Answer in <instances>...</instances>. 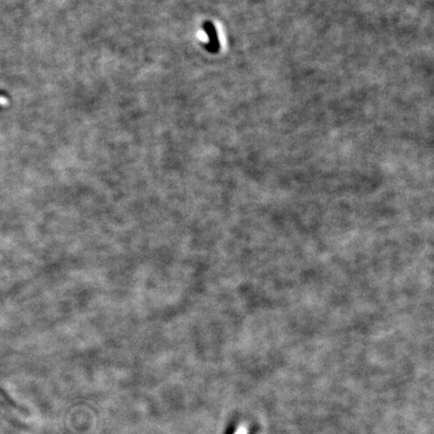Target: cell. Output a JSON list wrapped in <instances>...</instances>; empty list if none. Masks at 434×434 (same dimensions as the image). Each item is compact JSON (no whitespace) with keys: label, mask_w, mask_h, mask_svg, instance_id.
Masks as SVG:
<instances>
[{"label":"cell","mask_w":434,"mask_h":434,"mask_svg":"<svg viewBox=\"0 0 434 434\" xmlns=\"http://www.w3.org/2000/svg\"><path fill=\"white\" fill-rule=\"evenodd\" d=\"M215 29H216V32H217V35H218L219 43H220L221 47H222L223 48H227L226 36H225V30H223V26L221 25L220 22H217V21L215 22Z\"/></svg>","instance_id":"cell-1"},{"label":"cell","mask_w":434,"mask_h":434,"mask_svg":"<svg viewBox=\"0 0 434 434\" xmlns=\"http://www.w3.org/2000/svg\"><path fill=\"white\" fill-rule=\"evenodd\" d=\"M8 104V101L5 99L4 96H0V105L1 106H5Z\"/></svg>","instance_id":"cell-3"},{"label":"cell","mask_w":434,"mask_h":434,"mask_svg":"<svg viewBox=\"0 0 434 434\" xmlns=\"http://www.w3.org/2000/svg\"><path fill=\"white\" fill-rule=\"evenodd\" d=\"M197 38L200 41H202V43H205V44H207L208 41H209V37H208L207 33L204 31H201V30H199L197 32Z\"/></svg>","instance_id":"cell-2"},{"label":"cell","mask_w":434,"mask_h":434,"mask_svg":"<svg viewBox=\"0 0 434 434\" xmlns=\"http://www.w3.org/2000/svg\"><path fill=\"white\" fill-rule=\"evenodd\" d=\"M235 434H246V432H245L244 429H240Z\"/></svg>","instance_id":"cell-4"}]
</instances>
